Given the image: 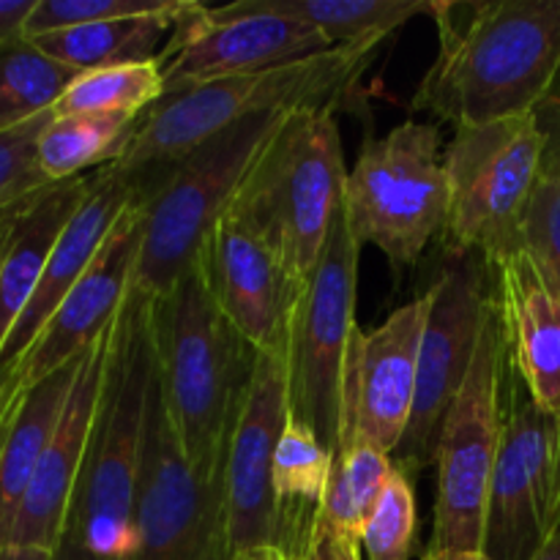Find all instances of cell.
Here are the masks:
<instances>
[{
    "label": "cell",
    "instance_id": "1",
    "mask_svg": "<svg viewBox=\"0 0 560 560\" xmlns=\"http://www.w3.org/2000/svg\"><path fill=\"white\" fill-rule=\"evenodd\" d=\"M432 20L441 52L413 109L454 129L534 115L560 80V0L443 3Z\"/></svg>",
    "mask_w": 560,
    "mask_h": 560
},
{
    "label": "cell",
    "instance_id": "2",
    "mask_svg": "<svg viewBox=\"0 0 560 560\" xmlns=\"http://www.w3.org/2000/svg\"><path fill=\"white\" fill-rule=\"evenodd\" d=\"M159 394L180 452L200 479L222 481L255 350L230 326L195 266L151 299Z\"/></svg>",
    "mask_w": 560,
    "mask_h": 560
},
{
    "label": "cell",
    "instance_id": "3",
    "mask_svg": "<svg viewBox=\"0 0 560 560\" xmlns=\"http://www.w3.org/2000/svg\"><path fill=\"white\" fill-rule=\"evenodd\" d=\"M156 397L151 299L131 290L113 326L107 377L66 530L88 550L124 560L135 541L137 492ZM63 530V534H66Z\"/></svg>",
    "mask_w": 560,
    "mask_h": 560
},
{
    "label": "cell",
    "instance_id": "4",
    "mask_svg": "<svg viewBox=\"0 0 560 560\" xmlns=\"http://www.w3.org/2000/svg\"><path fill=\"white\" fill-rule=\"evenodd\" d=\"M375 52L377 47H337L277 69L167 93L140 115L124 153L109 167L126 175L164 170L241 120L299 109H334L359 85Z\"/></svg>",
    "mask_w": 560,
    "mask_h": 560
},
{
    "label": "cell",
    "instance_id": "5",
    "mask_svg": "<svg viewBox=\"0 0 560 560\" xmlns=\"http://www.w3.org/2000/svg\"><path fill=\"white\" fill-rule=\"evenodd\" d=\"M334 109L290 113L246 175L230 213L260 235L299 284L310 282L345 195Z\"/></svg>",
    "mask_w": 560,
    "mask_h": 560
},
{
    "label": "cell",
    "instance_id": "6",
    "mask_svg": "<svg viewBox=\"0 0 560 560\" xmlns=\"http://www.w3.org/2000/svg\"><path fill=\"white\" fill-rule=\"evenodd\" d=\"M290 113L241 120L156 170L145 197L135 293L164 295L191 266L219 219L233 208L246 175Z\"/></svg>",
    "mask_w": 560,
    "mask_h": 560
},
{
    "label": "cell",
    "instance_id": "7",
    "mask_svg": "<svg viewBox=\"0 0 560 560\" xmlns=\"http://www.w3.org/2000/svg\"><path fill=\"white\" fill-rule=\"evenodd\" d=\"M435 124L405 120L370 140L345 178L342 208L359 246H377L394 266H416L446 230L448 175Z\"/></svg>",
    "mask_w": 560,
    "mask_h": 560
},
{
    "label": "cell",
    "instance_id": "8",
    "mask_svg": "<svg viewBox=\"0 0 560 560\" xmlns=\"http://www.w3.org/2000/svg\"><path fill=\"white\" fill-rule=\"evenodd\" d=\"M536 115L459 126L443 151L448 175V255L492 260L523 249V224L541 178Z\"/></svg>",
    "mask_w": 560,
    "mask_h": 560
},
{
    "label": "cell",
    "instance_id": "9",
    "mask_svg": "<svg viewBox=\"0 0 560 560\" xmlns=\"http://www.w3.org/2000/svg\"><path fill=\"white\" fill-rule=\"evenodd\" d=\"M359 255L361 246L339 208L320 262L295 301L284 345L290 413L312 427L331 454L342 432L345 370L359 334Z\"/></svg>",
    "mask_w": 560,
    "mask_h": 560
},
{
    "label": "cell",
    "instance_id": "10",
    "mask_svg": "<svg viewBox=\"0 0 560 560\" xmlns=\"http://www.w3.org/2000/svg\"><path fill=\"white\" fill-rule=\"evenodd\" d=\"M506 370L501 323L490 310L468 377L438 432V503L430 545L438 550L485 547L487 501L503 432Z\"/></svg>",
    "mask_w": 560,
    "mask_h": 560
},
{
    "label": "cell",
    "instance_id": "11",
    "mask_svg": "<svg viewBox=\"0 0 560 560\" xmlns=\"http://www.w3.org/2000/svg\"><path fill=\"white\" fill-rule=\"evenodd\" d=\"M490 310L485 257H452V266L432 284V310L421 339L413 413L402 443L392 454L394 468L405 476L435 463L438 432L468 377Z\"/></svg>",
    "mask_w": 560,
    "mask_h": 560
},
{
    "label": "cell",
    "instance_id": "12",
    "mask_svg": "<svg viewBox=\"0 0 560 560\" xmlns=\"http://www.w3.org/2000/svg\"><path fill=\"white\" fill-rule=\"evenodd\" d=\"M560 419L536 408L520 377L506 370L503 432L487 501L485 547L492 560H534L556 534V470Z\"/></svg>",
    "mask_w": 560,
    "mask_h": 560
},
{
    "label": "cell",
    "instance_id": "13",
    "mask_svg": "<svg viewBox=\"0 0 560 560\" xmlns=\"http://www.w3.org/2000/svg\"><path fill=\"white\" fill-rule=\"evenodd\" d=\"M328 49L337 47L323 33L266 9L260 0H238L222 9L191 3L159 55L164 96L224 77L277 69Z\"/></svg>",
    "mask_w": 560,
    "mask_h": 560
},
{
    "label": "cell",
    "instance_id": "14",
    "mask_svg": "<svg viewBox=\"0 0 560 560\" xmlns=\"http://www.w3.org/2000/svg\"><path fill=\"white\" fill-rule=\"evenodd\" d=\"M124 560H228L222 481L200 479L186 463L159 394V377L137 492L135 541Z\"/></svg>",
    "mask_w": 560,
    "mask_h": 560
},
{
    "label": "cell",
    "instance_id": "15",
    "mask_svg": "<svg viewBox=\"0 0 560 560\" xmlns=\"http://www.w3.org/2000/svg\"><path fill=\"white\" fill-rule=\"evenodd\" d=\"M288 359L284 348L255 355L249 386L224 457V547L228 556L246 547L277 545L271 468L279 435L288 421Z\"/></svg>",
    "mask_w": 560,
    "mask_h": 560
},
{
    "label": "cell",
    "instance_id": "16",
    "mask_svg": "<svg viewBox=\"0 0 560 560\" xmlns=\"http://www.w3.org/2000/svg\"><path fill=\"white\" fill-rule=\"evenodd\" d=\"M432 288L394 310L375 331L359 328L345 370L342 435L364 438L394 454L408 432L419 386V355Z\"/></svg>",
    "mask_w": 560,
    "mask_h": 560
},
{
    "label": "cell",
    "instance_id": "17",
    "mask_svg": "<svg viewBox=\"0 0 560 560\" xmlns=\"http://www.w3.org/2000/svg\"><path fill=\"white\" fill-rule=\"evenodd\" d=\"M195 268L230 326L255 353L288 345L290 317L304 284L238 217L224 213L200 246Z\"/></svg>",
    "mask_w": 560,
    "mask_h": 560
},
{
    "label": "cell",
    "instance_id": "18",
    "mask_svg": "<svg viewBox=\"0 0 560 560\" xmlns=\"http://www.w3.org/2000/svg\"><path fill=\"white\" fill-rule=\"evenodd\" d=\"M153 178H156V170H153ZM151 184H148V189H151ZM148 189L126 208L124 217L118 219L113 233L98 249V255L88 266V271L71 288L58 312L49 317L36 345L27 350L20 370L14 372V381L20 388L33 386L60 366L80 359L120 315L124 304L129 301L131 288H135Z\"/></svg>",
    "mask_w": 560,
    "mask_h": 560
},
{
    "label": "cell",
    "instance_id": "19",
    "mask_svg": "<svg viewBox=\"0 0 560 560\" xmlns=\"http://www.w3.org/2000/svg\"><path fill=\"white\" fill-rule=\"evenodd\" d=\"M113 326L82 355L74 386L66 397L58 424H55L47 448L38 459L36 476H33L31 490H27L25 503H22V512L16 517L9 545L38 547V550L55 552L60 539H63L71 503H74L82 468H85L88 448H91L98 402H102L109 348H113Z\"/></svg>",
    "mask_w": 560,
    "mask_h": 560
},
{
    "label": "cell",
    "instance_id": "20",
    "mask_svg": "<svg viewBox=\"0 0 560 560\" xmlns=\"http://www.w3.org/2000/svg\"><path fill=\"white\" fill-rule=\"evenodd\" d=\"M151 178L153 170L126 175L113 170L109 164L93 173L91 189H88L82 206L77 208V213L69 219L63 233H60L31 304L22 312L16 326L11 328L9 339L0 348V381L5 383L14 377L27 350L42 337L49 317L58 312V306L63 304L71 288L80 282L82 273L88 271L93 257L98 255L102 244L107 241V235L118 224V219L148 189Z\"/></svg>",
    "mask_w": 560,
    "mask_h": 560
},
{
    "label": "cell",
    "instance_id": "21",
    "mask_svg": "<svg viewBox=\"0 0 560 560\" xmlns=\"http://www.w3.org/2000/svg\"><path fill=\"white\" fill-rule=\"evenodd\" d=\"M509 366L536 408L560 419V295L525 249L485 260Z\"/></svg>",
    "mask_w": 560,
    "mask_h": 560
},
{
    "label": "cell",
    "instance_id": "22",
    "mask_svg": "<svg viewBox=\"0 0 560 560\" xmlns=\"http://www.w3.org/2000/svg\"><path fill=\"white\" fill-rule=\"evenodd\" d=\"M91 178L93 173L52 184L11 219L0 249V348L31 304L60 233L91 189Z\"/></svg>",
    "mask_w": 560,
    "mask_h": 560
},
{
    "label": "cell",
    "instance_id": "23",
    "mask_svg": "<svg viewBox=\"0 0 560 560\" xmlns=\"http://www.w3.org/2000/svg\"><path fill=\"white\" fill-rule=\"evenodd\" d=\"M82 355L33 386L20 388L14 408L5 419L3 432H0V547L9 545L11 534H14L16 517H20L22 503L31 490L33 476H36L38 459L47 448L66 397L74 386Z\"/></svg>",
    "mask_w": 560,
    "mask_h": 560
},
{
    "label": "cell",
    "instance_id": "24",
    "mask_svg": "<svg viewBox=\"0 0 560 560\" xmlns=\"http://www.w3.org/2000/svg\"><path fill=\"white\" fill-rule=\"evenodd\" d=\"M331 465L334 454L323 446L315 430L288 410V421L273 452L271 487L279 523V547L288 552L290 560H299L304 552L312 523L326 501Z\"/></svg>",
    "mask_w": 560,
    "mask_h": 560
},
{
    "label": "cell",
    "instance_id": "25",
    "mask_svg": "<svg viewBox=\"0 0 560 560\" xmlns=\"http://www.w3.org/2000/svg\"><path fill=\"white\" fill-rule=\"evenodd\" d=\"M191 3L173 0L164 11L148 16H129V20L93 22V25L69 27V31L44 33L27 38L38 52L74 71H93L115 63H135V60H153L164 52V44L173 36L180 16Z\"/></svg>",
    "mask_w": 560,
    "mask_h": 560
},
{
    "label": "cell",
    "instance_id": "26",
    "mask_svg": "<svg viewBox=\"0 0 560 560\" xmlns=\"http://www.w3.org/2000/svg\"><path fill=\"white\" fill-rule=\"evenodd\" d=\"M266 9L295 16L315 27L334 47H381L383 38L419 14H430L435 0H260Z\"/></svg>",
    "mask_w": 560,
    "mask_h": 560
},
{
    "label": "cell",
    "instance_id": "27",
    "mask_svg": "<svg viewBox=\"0 0 560 560\" xmlns=\"http://www.w3.org/2000/svg\"><path fill=\"white\" fill-rule=\"evenodd\" d=\"M137 120L126 115H52L38 137V167L52 184L96 173L124 153Z\"/></svg>",
    "mask_w": 560,
    "mask_h": 560
},
{
    "label": "cell",
    "instance_id": "28",
    "mask_svg": "<svg viewBox=\"0 0 560 560\" xmlns=\"http://www.w3.org/2000/svg\"><path fill=\"white\" fill-rule=\"evenodd\" d=\"M392 470V454L364 438L342 435L334 448L331 479L317 514L328 525L361 541V530L381 501Z\"/></svg>",
    "mask_w": 560,
    "mask_h": 560
},
{
    "label": "cell",
    "instance_id": "29",
    "mask_svg": "<svg viewBox=\"0 0 560 560\" xmlns=\"http://www.w3.org/2000/svg\"><path fill=\"white\" fill-rule=\"evenodd\" d=\"M162 98L164 69L159 58L135 60V63H115L77 74V80L55 104L52 115L85 113L140 118Z\"/></svg>",
    "mask_w": 560,
    "mask_h": 560
},
{
    "label": "cell",
    "instance_id": "30",
    "mask_svg": "<svg viewBox=\"0 0 560 560\" xmlns=\"http://www.w3.org/2000/svg\"><path fill=\"white\" fill-rule=\"evenodd\" d=\"M80 71L38 52L27 38L0 47V131L52 113Z\"/></svg>",
    "mask_w": 560,
    "mask_h": 560
},
{
    "label": "cell",
    "instance_id": "31",
    "mask_svg": "<svg viewBox=\"0 0 560 560\" xmlns=\"http://www.w3.org/2000/svg\"><path fill=\"white\" fill-rule=\"evenodd\" d=\"M52 120V113H44L27 124L11 126L0 131V224L36 200L44 189L52 186L38 167V137Z\"/></svg>",
    "mask_w": 560,
    "mask_h": 560
},
{
    "label": "cell",
    "instance_id": "32",
    "mask_svg": "<svg viewBox=\"0 0 560 560\" xmlns=\"http://www.w3.org/2000/svg\"><path fill=\"white\" fill-rule=\"evenodd\" d=\"M416 530H419L416 492L408 476L394 468L381 501L361 530V547L370 560H410Z\"/></svg>",
    "mask_w": 560,
    "mask_h": 560
},
{
    "label": "cell",
    "instance_id": "33",
    "mask_svg": "<svg viewBox=\"0 0 560 560\" xmlns=\"http://www.w3.org/2000/svg\"><path fill=\"white\" fill-rule=\"evenodd\" d=\"M173 0H38L25 25V38L93 25V22L159 14Z\"/></svg>",
    "mask_w": 560,
    "mask_h": 560
},
{
    "label": "cell",
    "instance_id": "34",
    "mask_svg": "<svg viewBox=\"0 0 560 560\" xmlns=\"http://www.w3.org/2000/svg\"><path fill=\"white\" fill-rule=\"evenodd\" d=\"M523 249L560 295V178L541 175L523 224Z\"/></svg>",
    "mask_w": 560,
    "mask_h": 560
},
{
    "label": "cell",
    "instance_id": "35",
    "mask_svg": "<svg viewBox=\"0 0 560 560\" xmlns=\"http://www.w3.org/2000/svg\"><path fill=\"white\" fill-rule=\"evenodd\" d=\"M299 560H361V541L337 530L317 514Z\"/></svg>",
    "mask_w": 560,
    "mask_h": 560
},
{
    "label": "cell",
    "instance_id": "36",
    "mask_svg": "<svg viewBox=\"0 0 560 560\" xmlns=\"http://www.w3.org/2000/svg\"><path fill=\"white\" fill-rule=\"evenodd\" d=\"M536 124L545 137V153H541V175L560 178V80L550 96L536 107Z\"/></svg>",
    "mask_w": 560,
    "mask_h": 560
},
{
    "label": "cell",
    "instance_id": "37",
    "mask_svg": "<svg viewBox=\"0 0 560 560\" xmlns=\"http://www.w3.org/2000/svg\"><path fill=\"white\" fill-rule=\"evenodd\" d=\"M38 0H0V47L25 38V25Z\"/></svg>",
    "mask_w": 560,
    "mask_h": 560
},
{
    "label": "cell",
    "instance_id": "38",
    "mask_svg": "<svg viewBox=\"0 0 560 560\" xmlns=\"http://www.w3.org/2000/svg\"><path fill=\"white\" fill-rule=\"evenodd\" d=\"M55 560H109L104 556H96L93 550H88L85 545H82V539L77 534H71V530H66L63 539H60L58 550H55Z\"/></svg>",
    "mask_w": 560,
    "mask_h": 560
},
{
    "label": "cell",
    "instance_id": "39",
    "mask_svg": "<svg viewBox=\"0 0 560 560\" xmlns=\"http://www.w3.org/2000/svg\"><path fill=\"white\" fill-rule=\"evenodd\" d=\"M228 560H290V556L277 545H260L233 552V556H228Z\"/></svg>",
    "mask_w": 560,
    "mask_h": 560
},
{
    "label": "cell",
    "instance_id": "40",
    "mask_svg": "<svg viewBox=\"0 0 560 560\" xmlns=\"http://www.w3.org/2000/svg\"><path fill=\"white\" fill-rule=\"evenodd\" d=\"M0 560H55V552L38 550V547L5 545L0 547Z\"/></svg>",
    "mask_w": 560,
    "mask_h": 560
},
{
    "label": "cell",
    "instance_id": "41",
    "mask_svg": "<svg viewBox=\"0 0 560 560\" xmlns=\"http://www.w3.org/2000/svg\"><path fill=\"white\" fill-rule=\"evenodd\" d=\"M424 560H492L485 550H438L430 547Z\"/></svg>",
    "mask_w": 560,
    "mask_h": 560
},
{
    "label": "cell",
    "instance_id": "42",
    "mask_svg": "<svg viewBox=\"0 0 560 560\" xmlns=\"http://www.w3.org/2000/svg\"><path fill=\"white\" fill-rule=\"evenodd\" d=\"M16 394H20V386H16V381L11 377V381H0V432H3L5 427V419H9L11 408H14V399Z\"/></svg>",
    "mask_w": 560,
    "mask_h": 560
},
{
    "label": "cell",
    "instance_id": "43",
    "mask_svg": "<svg viewBox=\"0 0 560 560\" xmlns=\"http://www.w3.org/2000/svg\"><path fill=\"white\" fill-rule=\"evenodd\" d=\"M534 560H560V528L547 539V545L536 552Z\"/></svg>",
    "mask_w": 560,
    "mask_h": 560
},
{
    "label": "cell",
    "instance_id": "44",
    "mask_svg": "<svg viewBox=\"0 0 560 560\" xmlns=\"http://www.w3.org/2000/svg\"><path fill=\"white\" fill-rule=\"evenodd\" d=\"M552 520H556V530L560 528V441H558V470H556V506H552Z\"/></svg>",
    "mask_w": 560,
    "mask_h": 560
},
{
    "label": "cell",
    "instance_id": "45",
    "mask_svg": "<svg viewBox=\"0 0 560 560\" xmlns=\"http://www.w3.org/2000/svg\"><path fill=\"white\" fill-rule=\"evenodd\" d=\"M11 219H14V217H11ZM11 219H9V222H3V224H0V249H3V241H5V233H9V224H11Z\"/></svg>",
    "mask_w": 560,
    "mask_h": 560
}]
</instances>
